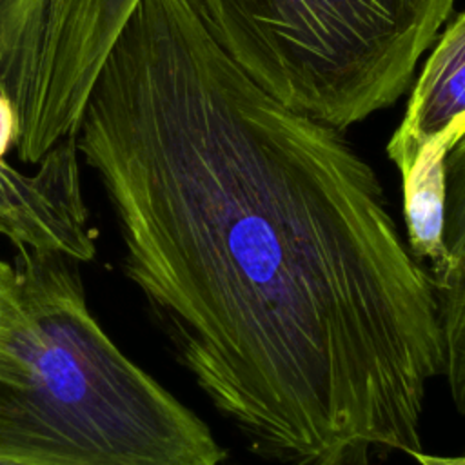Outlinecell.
Wrapping results in <instances>:
<instances>
[{
    "instance_id": "12",
    "label": "cell",
    "mask_w": 465,
    "mask_h": 465,
    "mask_svg": "<svg viewBox=\"0 0 465 465\" xmlns=\"http://www.w3.org/2000/svg\"><path fill=\"white\" fill-rule=\"evenodd\" d=\"M327 465H372L371 460H345V461H334Z\"/></svg>"
},
{
    "instance_id": "6",
    "label": "cell",
    "mask_w": 465,
    "mask_h": 465,
    "mask_svg": "<svg viewBox=\"0 0 465 465\" xmlns=\"http://www.w3.org/2000/svg\"><path fill=\"white\" fill-rule=\"evenodd\" d=\"M465 133V11L445 29L414 84L405 116L387 143L400 169L414 160L445 162Z\"/></svg>"
},
{
    "instance_id": "10",
    "label": "cell",
    "mask_w": 465,
    "mask_h": 465,
    "mask_svg": "<svg viewBox=\"0 0 465 465\" xmlns=\"http://www.w3.org/2000/svg\"><path fill=\"white\" fill-rule=\"evenodd\" d=\"M9 274H11V263L0 260V292H2L4 283H5V280L9 278Z\"/></svg>"
},
{
    "instance_id": "3",
    "label": "cell",
    "mask_w": 465,
    "mask_h": 465,
    "mask_svg": "<svg viewBox=\"0 0 465 465\" xmlns=\"http://www.w3.org/2000/svg\"><path fill=\"white\" fill-rule=\"evenodd\" d=\"M231 58L283 105L345 129L392 105L454 0H198Z\"/></svg>"
},
{
    "instance_id": "2",
    "label": "cell",
    "mask_w": 465,
    "mask_h": 465,
    "mask_svg": "<svg viewBox=\"0 0 465 465\" xmlns=\"http://www.w3.org/2000/svg\"><path fill=\"white\" fill-rule=\"evenodd\" d=\"M76 265L16 247L0 292V456L35 465H225L207 423L94 320Z\"/></svg>"
},
{
    "instance_id": "8",
    "label": "cell",
    "mask_w": 465,
    "mask_h": 465,
    "mask_svg": "<svg viewBox=\"0 0 465 465\" xmlns=\"http://www.w3.org/2000/svg\"><path fill=\"white\" fill-rule=\"evenodd\" d=\"M20 138V116L11 96L0 89V162Z\"/></svg>"
},
{
    "instance_id": "1",
    "label": "cell",
    "mask_w": 465,
    "mask_h": 465,
    "mask_svg": "<svg viewBox=\"0 0 465 465\" xmlns=\"http://www.w3.org/2000/svg\"><path fill=\"white\" fill-rule=\"evenodd\" d=\"M74 140L125 276L252 454L327 465L421 450L443 371L432 276L374 169L260 87L198 0H140Z\"/></svg>"
},
{
    "instance_id": "4",
    "label": "cell",
    "mask_w": 465,
    "mask_h": 465,
    "mask_svg": "<svg viewBox=\"0 0 465 465\" xmlns=\"http://www.w3.org/2000/svg\"><path fill=\"white\" fill-rule=\"evenodd\" d=\"M140 0H0V89L20 116L18 158L38 165L76 134L87 96Z\"/></svg>"
},
{
    "instance_id": "7",
    "label": "cell",
    "mask_w": 465,
    "mask_h": 465,
    "mask_svg": "<svg viewBox=\"0 0 465 465\" xmlns=\"http://www.w3.org/2000/svg\"><path fill=\"white\" fill-rule=\"evenodd\" d=\"M447 265L434 276L443 371L454 409L465 414V133L445 160Z\"/></svg>"
},
{
    "instance_id": "11",
    "label": "cell",
    "mask_w": 465,
    "mask_h": 465,
    "mask_svg": "<svg viewBox=\"0 0 465 465\" xmlns=\"http://www.w3.org/2000/svg\"><path fill=\"white\" fill-rule=\"evenodd\" d=\"M0 465H35L24 460H16V458H7V456H0Z\"/></svg>"
},
{
    "instance_id": "5",
    "label": "cell",
    "mask_w": 465,
    "mask_h": 465,
    "mask_svg": "<svg viewBox=\"0 0 465 465\" xmlns=\"http://www.w3.org/2000/svg\"><path fill=\"white\" fill-rule=\"evenodd\" d=\"M0 236L78 263L94 258L96 232L82 194L74 136L51 149L31 174L0 162Z\"/></svg>"
},
{
    "instance_id": "9",
    "label": "cell",
    "mask_w": 465,
    "mask_h": 465,
    "mask_svg": "<svg viewBox=\"0 0 465 465\" xmlns=\"http://www.w3.org/2000/svg\"><path fill=\"white\" fill-rule=\"evenodd\" d=\"M411 458H414L420 465H465V452L460 456H440L418 450Z\"/></svg>"
}]
</instances>
